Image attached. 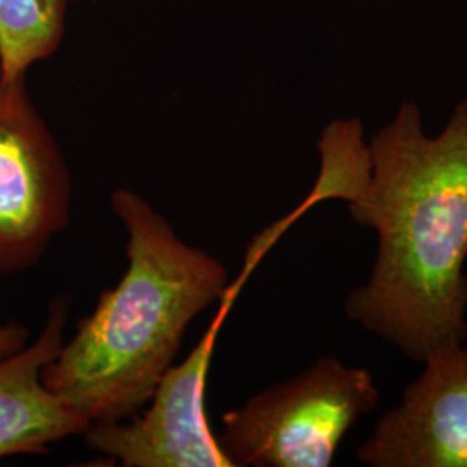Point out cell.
<instances>
[{
  "label": "cell",
  "mask_w": 467,
  "mask_h": 467,
  "mask_svg": "<svg viewBox=\"0 0 467 467\" xmlns=\"http://www.w3.org/2000/svg\"><path fill=\"white\" fill-rule=\"evenodd\" d=\"M320 173L303 208L348 202L378 237L368 283L351 291L347 316L424 362L467 341V98L441 134L422 130L418 102L364 140L360 118L334 119L318 137Z\"/></svg>",
  "instance_id": "obj_1"
},
{
  "label": "cell",
  "mask_w": 467,
  "mask_h": 467,
  "mask_svg": "<svg viewBox=\"0 0 467 467\" xmlns=\"http://www.w3.org/2000/svg\"><path fill=\"white\" fill-rule=\"evenodd\" d=\"M111 206L129 234V267L42 370L50 393L90 424L125 420L148 405L185 329L229 289L223 264L184 243L130 189Z\"/></svg>",
  "instance_id": "obj_2"
},
{
  "label": "cell",
  "mask_w": 467,
  "mask_h": 467,
  "mask_svg": "<svg viewBox=\"0 0 467 467\" xmlns=\"http://www.w3.org/2000/svg\"><path fill=\"white\" fill-rule=\"evenodd\" d=\"M379 400L368 368L322 357L223 414L218 445L233 467H329L345 434Z\"/></svg>",
  "instance_id": "obj_3"
},
{
  "label": "cell",
  "mask_w": 467,
  "mask_h": 467,
  "mask_svg": "<svg viewBox=\"0 0 467 467\" xmlns=\"http://www.w3.org/2000/svg\"><path fill=\"white\" fill-rule=\"evenodd\" d=\"M25 78L0 67V274L32 268L71 213L65 154L36 111Z\"/></svg>",
  "instance_id": "obj_4"
},
{
  "label": "cell",
  "mask_w": 467,
  "mask_h": 467,
  "mask_svg": "<svg viewBox=\"0 0 467 467\" xmlns=\"http://www.w3.org/2000/svg\"><path fill=\"white\" fill-rule=\"evenodd\" d=\"M234 298L223 295L217 317L184 362L163 374L142 416L94 422L85 430L88 451L125 467H233L208 426L204 393L217 336Z\"/></svg>",
  "instance_id": "obj_5"
},
{
  "label": "cell",
  "mask_w": 467,
  "mask_h": 467,
  "mask_svg": "<svg viewBox=\"0 0 467 467\" xmlns=\"http://www.w3.org/2000/svg\"><path fill=\"white\" fill-rule=\"evenodd\" d=\"M358 449L370 467H467V347L436 351Z\"/></svg>",
  "instance_id": "obj_6"
},
{
  "label": "cell",
  "mask_w": 467,
  "mask_h": 467,
  "mask_svg": "<svg viewBox=\"0 0 467 467\" xmlns=\"http://www.w3.org/2000/svg\"><path fill=\"white\" fill-rule=\"evenodd\" d=\"M67 310V296L54 298L34 343L0 358V459L47 453L52 443L90 426L42 383V370L63 348Z\"/></svg>",
  "instance_id": "obj_7"
},
{
  "label": "cell",
  "mask_w": 467,
  "mask_h": 467,
  "mask_svg": "<svg viewBox=\"0 0 467 467\" xmlns=\"http://www.w3.org/2000/svg\"><path fill=\"white\" fill-rule=\"evenodd\" d=\"M73 0H0V67L5 78L26 77L49 59L67 32Z\"/></svg>",
  "instance_id": "obj_8"
},
{
  "label": "cell",
  "mask_w": 467,
  "mask_h": 467,
  "mask_svg": "<svg viewBox=\"0 0 467 467\" xmlns=\"http://www.w3.org/2000/svg\"><path fill=\"white\" fill-rule=\"evenodd\" d=\"M30 339V331L19 322L0 324V358L25 348Z\"/></svg>",
  "instance_id": "obj_9"
}]
</instances>
